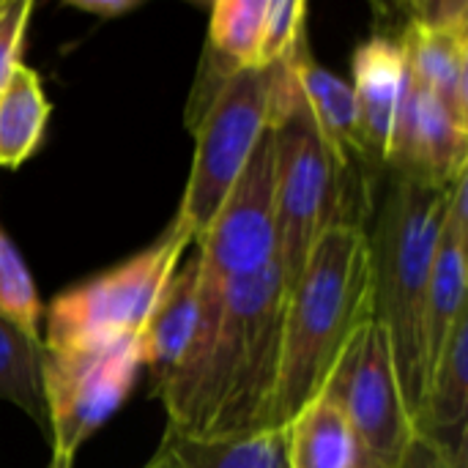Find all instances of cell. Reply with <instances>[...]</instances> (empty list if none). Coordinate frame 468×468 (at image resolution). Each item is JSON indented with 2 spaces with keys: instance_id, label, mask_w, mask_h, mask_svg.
Segmentation results:
<instances>
[{
  "instance_id": "4",
  "label": "cell",
  "mask_w": 468,
  "mask_h": 468,
  "mask_svg": "<svg viewBox=\"0 0 468 468\" xmlns=\"http://www.w3.org/2000/svg\"><path fill=\"white\" fill-rule=\"evenodd\" d=\"M197 324L181 362L154 387L176 392L197 370L225 307L228 291L263 271L274 258V134L271 126L250 154L222 208L197 239Z\"/></svg>"
},
{
  "instance_id": "14",
  "label": "cell",
  "mask_w": 468,
  "mask_h": 468,
  "mask_svg": "<svg viewBox=\"0 0 468 468\" xmlns=\"http://www.w3.org/2000/svg\"><path fill=\"white\" fill-rule=\"evenodd\" d=\"M409 74L458 121L468 126V25L452 30L406 27Z\"/></svg>"
},
{
  "instance_id": "17",
  "label": "cell",
  "mask_w": 468,
  "mask_h": 468,
  "mask_svg": "<svg viewBox=\"0 0 468 468\" xmlns=\"http://www.w3.org/2000/svg\"><path fill=\"white\" fill-rule=\"evenodd\" d=\"M302 44H304V38H302ZM302 44L296 47L293 60H291L293 77L299 82V90L310 107V115H313L321 137L335 151V156L343 165H348L351 154H365L362 137H359V110H356L351 82H346L343 77L313 63L304 55Z\"/></svg>"
},
{
  "instance_id": "1",
  "label": "cell",
  "mask_w": 468,
  "mask_h": 468,
  "mask_svg": "<svg viewBox=\"0 0 468 468\" xmlns=\"http://www.w3.org/2000/svg\"><path fill=\"white\" fill-rule=\"evenodd\" d=\"M285 282L277 261L228 291L217 332L184 387L162 398L167 425L197 439H236L271 428L280 378Z\"/></svg>"
},
{
  "instance_id": "7",
  "label": "cell",
  "mask_w": 468,
  "mask_h": 468,
  "mask_svg": "<svg viewBox=\"0 0 468 468\" xmlns=\"http://www.w3.org/2000/svg\"><path fill=\"white\" fill-rule=\"evenodd\" d=\"M189 244V233L173 222L134 258L58 293L47 307L41 348H99L137 337Z\"/></svg>"
},
{
  "instance_id": "25",
  "label": "cell",
  "mask_w": 468,
  "mask_h": 468,
  "mask_svg": "<svg viewBox=\"0 0 468 468\" xmlns=\"http://www.w3.org/2000/svg\"><path fill=\"white\" fill-rule=\"evenodd\" d=\"M411 27L422 30H452L468 25L466 0H425L411 5Z\"/></svg>"
},
{
  "instance_id": "23",
  "label": "cell",
  "mask_w": 468,
  "mask_h": 468,
  "mask_svg": "<svg viewBox=\"0 0 468 468\" xmlns=\"http://www.w3.org/2000/svg\"><path fill=\"white\" fill-rule=\"evenodd\" d=\"M304 0H269L255 66H274L296 49V44L304 38Z\"/></svg>"
},
{
  "instance_id": "21",
  "label": "cell",
  "mask_w": 468,
  "mask_h": 468,
  "mask_svg": "<svg viewBox=\"0 0 468 468\" xmlns=\"http://www.w3.org/2000/svg\"><path fill=\"white\" fill-rule=\"evenodd\" d=\"M269 0H217L211 5L208 44L228 69L255 66Z\"/></svg>"
},
{
  "instance_id": "13",
  "label": "cell",
  "mask_w": 468,
  "mask_h": 468,
  "mask_svg": "<svg viewBox=\"0 0 468 468\" xmlns=\"http://www.w3.org/2000/svg\"><path fill=\"white\" fill-rule=\"evenodd\" d=\"M468 422V315H463L441 356L436 359L420 417L414 422L417 439L436 450L447 463L466 468Z\"/></svg>"
},
{
  "instance_id": "12",
  "label": "cell",
  "mask_w": 468,
  "mask_h": 468,
  "mask_svg": "<svg viewBox=\"0 0 468 468\" xmlns=\"http://www.w3.org/2000/svg\"><path fill=\"white\" fill-rule=\"evenodd\" d=\"M351 90L359 110V137L365 154L387 162L398 110L406 90V47L403 38L373 36L354 52Z\"/></svg>"
},
{
  "instance_id": "8",
  "label": "cell",
  "mask_w": 468,
  "mask_h": 468,
  "mask_svg": "<svg viewBox=\"0 0 468 468\" xmlns=\"http://www.w3.org/2000/svg\"><path fill=\"white\" fill-rule=\"evenodd\" d=\"M321 398L354 431L367 468L406 466L417 444V431L398 384L389 335L376 318L356 329Z\"/></svg>"
},
{
  "instance_id": "18",
  "label": "cell",
  "mask_w": 468,
  "mask_h": 468,
  "mask_svg": "<svg viewBox=\"0 0 468 468\" xmlns=\"http://www.w3.org/2000/svg\"><path fill=\"white\" fill-rule=\"evenodd\" d=\"M285 461L288 468H367L354 431L324 398L285 425Z\"/></svg>"
},
{
  "instance_id": "28",
  "label": "cell",
  "mask_w": 468,
  "mask_h": 468,
  "mask_svg": "<svg viewBox=\"0 0 468 468\" xmlns=\"http://www.w3.org/2000/svg\"><path fill=\"white\" fill-rule=\"evenodd\" d=\"M47 468H74V461L71 458H60V455H52L49 466Z\"/></svg>"
},
{
  "instance_id": "29",
  "label": "cell",
  "mask_w": 468,
  "mask_h": 468,
  "mask_svg": "<svg viewBox=\"0 0 468 468\" xmlns=\"http://www.w3.org/2000/svg\"><path fill=\"white\" fill-rule=\"evenodd\" d=\"M3 5H5V0H0V11H3Z\"/></svg>"
},
{
  "instance_id": "6",
  "label": "cell",
  "mask_w": 468,
  "mask_h": 468,
  "mask_svg": "<svg viewBox=\"0 0 468 468\" xmlns=\"http://www.w3.org/2000/svg\"><path fill=\"white\" fill-rule=\"evenodd\" d=\"M282 66L285 60L274 66L233 69L208 96L200 123L195 126L189 181L184 186L178 217L173 219L192 241L206 233L258 140L269 129Z\"/></svg>"
},
{
  "instance_id": "27",
  "label": "cell",
  "mask_w": 468,
  "mask_h": 468,
  "mask_svg": "<svg viewBox=\"0 0 468 468\" xmlns=\"http://www.w3.org/2000/svg\"><path fill=\"white\" fill-rule=\"evenodd\" d=\"M403 468H455V466H450V463H447L439 452H433L428 444L417 441Z\"/></svg>"
},
{
  "instance_id": "3",
  "label": "cell",
  "mask_w": 468,
  "mask_h": 468,
  "mask_svg": "<svg viewBox=\"0 0 468 468\" xmlns=\"http://www.w3.org/2000/svg\"><path fill=\"white\" fill-rule=\"evenodd\" d=\"M463 176V173H461ZM450 200V186L400 178L387 192L370 241L373 318L387 329L398 384L417 422L425 387V302L431 263Z\"/></svg>"
},
{
  "instance_id": "2",
  "label": "cell",
  "mask_w": 468,
  "mask_h": 468,
  "mask_svg": "<svg viewBox=\"0 0 468 468\" xmlns=\"http://www.w3.org/2000/svg\"><path fill=\"white\" fill-rule=\"evenodd\" d=\"M373 318L370 241L359 222L337 219L315 241L285 299L280 378L271 428L285 425L321 398L346 346Z\"/></svg>"
},
{
  "instance_id": "22",
  "label": "cell",
  "mask_w": 468,
  "mask_h": 468,
  "mask_svg": "<svg viewBox=\"0 0 468 468\" xmlns=\"http://www.w3.org/2000/svg\"><path fill=\"white\" fill-rule=\"evenodd\" d=\"M41 315L44 304L38 299L36 282L14 247V241L0 228V318L11 321L27 337L41 340Z\"/></svg>"
},
{
  "instance_id": "26",
  "label": "cell",
  "mask_w": 468,
  "mask_h": 468,
  "mask_svg": "<svg viewBox=\"0 0 468 468\" xmlns=\"http://www.w3.org/2000/svg\"><path fill=\"white\" fill-rule=\"evenodd\" d=\"M71 8L82 11V14H90L96 19H115V16H123L129 11H134L140 5V0H69Z\"/></svg>"
},
{
  "instance_id": "24",
  "label": "cell",
  "mask_w": 468,
  "mask_h": 468,
  "mask_svg": "<svg viewBox=\"0 0 468 468\" xmlns=\"http://www.w3.org/2000/svg\"><path fill=\"white\" fill-rule=\"evenodd\" d=\"M30 14H33L30 0H5L0 11V90L5 88L14 69L22 63L19 55H22V41Z\"/></svg>"
},
{
  "instance_id": "20",
  "label": "cell",
  "mask_w": 468,
  "mask_h": 468,
  "mask_svg": "<svg viewBox=\"0 0 468 468\" xmlns=\"http://www.w3.org/2000/svg\"><path fill=\"white\" fill-rule=\"evenodd\" d=\"M0 400L25 411L49 439L41 384V340L27 337L5 318H0Z\"/></svg>"
},
{
  "instance_id": "15",
  "label": "cell",
  "mask_w": 468,
  "mask_h": 468,
  "mask_svg": "<svg viewBox=\"0 0 468 468\" xmlns=\"http://www.w3.org/2000/svg\"><path fill=\"white\" fill-rule=\"evenodd\" d=\"M197 324V261H186L167 280L145 326L137 335L143 370L151 373L154 387L181 362Z\"/></svg>"
},
{
  "instance_id": "16",
  "label": "cell",
  "mask_w": 468,
  "mask_h": 468,
  "mask_svg": "<svg viewBox=\"0 0 468 468\" xmlns=\"http://www.w3.org/2000/svg\"><path fill=\"white\" fill-rule=\"evenodd\" d=\"M143 468H288L285 431L197 439L167 425L156 452Z\"/></svg>"
},
{
  "instance_id": "11",
  "label": "cell",
  "mask_w": 468,
  "mask_h": 468,
  "mask_svg": "<svg viewBox=\"0 0 468 468\" xmlns=\"http://www.w3.org/2000/svg\"><path fill=\"white\" fill-rule=\"evenodd\" d=\"M463 315H468V170L450 186V200L431 263L425 302L428 376Z\"/></svg>"
},
{
  "instance_id": "5",
  "label": "cell",
  "mask_w": 468,
  "mask_h": 468,
  "mask_svg": "<svg viewBox=\"0 0 468 468\" xmlns=\"http://www.w3.org/2000/svg\"><path fill=\"white\" fill-rule=\"evenodd\" d=\"M293 52L285 58L269 123L274 134V258L285 293L296 285L321 233L340 219V176L346 170L299 90Z\"/></svg>"
},
{
  "instance_id": "9",
  "label": "cell",
  "mask_w": 468,
  "mask_h": 468,
  "mask_svg": "<svg viewBox=\"0 0 468 468\" xmlns=\"http://www.w3.org/2000/svg\"><path fill=\"white\" fill-rule=\"evenodd\" d=\"M143 354L137 337L99 348H41V384L52 455L77 458L80 447L126 403Z\"/></svg>"
},
{
  "instance_id": "19",
  "label": "cell",
  "mask_w": 468,
  "mask_h": 468,
  "mask_svg": "<svg viewBox=\"0 0 468 468\" xmlns=\"http://www.w3.org/2000/svg\"><path fill=\"white\" fill-rule=\"evenodd\" d=\"M49 101L38 74L19 63L0 90V167H19L44 140Z\"/></svg>"
},
{
  "instance_id": "10",
  "label": "cell",
  "mask_w": 468,
  "mask_h": 468,
  "mask_svg": "<svg viewBox=\"0 0 468 468\" xmlns=\"http://www.w3.org/2000/svg\"><path fill=\"white\" fill-rule=\"evenodd\" d=\"M387 165H392L400 178L436 186H452L468 170V126L458 123L409 74V66Z\"/></svg>"
}]
</instances>
